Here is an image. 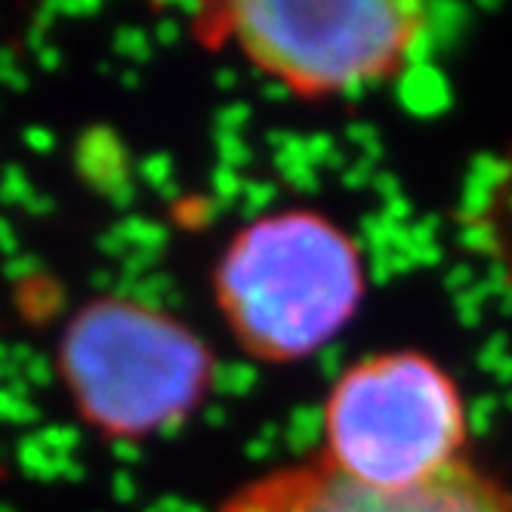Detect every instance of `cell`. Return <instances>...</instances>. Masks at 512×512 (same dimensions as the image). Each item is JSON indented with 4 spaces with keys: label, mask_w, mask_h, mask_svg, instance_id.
Here are the masks:
<instances>
[{
    "label": "cell",
    "mask_w": 512,
    "mask_h": 512,
    "mask_svg": "<svg viewBox=\"0 0 512 512\" xmlns=\"http://www.w3.org/2000/svg\"><path fill=\"white\" fill-rule=\"evenodd\" d=\"M192 38L232 50L303 102L340 99L401 78L429 34L414 0H226L192 10Z\"/></svg>",
    "instance_id": "obj_2"
},
{
    "label": "cell",
    "mask_w": 512,
    "mask_h": 512,
    "mask_svg": "<svg viewBox=\"0 0 512 512\" xmlns=\"http://www.w3.org/2000/svg\"><path fill=\"white\" fill-rule=\"evenodd\" d=\"M219 512H512V482L463 460L420 488L374 491L309 457L260 472L235 488Z\"/></svg>",
    "instance_id": "obj_5"
},
{
    "label": "cell",
    "mask_w": 512,
    "mask_h": 512,
    "mask_svg": "<svg viewBox=\"0 0 512 512\" xmlns=\"http://www.w3.org/2000/svg\"><path fill=\"white\" fill-rule=\"evenodd\" d=\"M56 371L78 417L115 442L186 423L216 361L186 321L130 297H96L65 324Z\"/></svg>",
    "instance_id": "obj_3"
},
{
    "label": "cell",
    "mask_w": 512,
    "mask_h": 512,
    "mask_svg": "<svg viewBox=\"0 0 512 512\" xmlns=\"http://www.w3.org/2000/svg\"><path fill=\"white\" fill-rule=\"evenodd\" d=\"M213 300L256 361L294 364L321 352L364 300L358 241L318 210H278L241 226L213 266Z\"/></svg>",
    "instance_id": "obj_1"
},
{
    "label": "cell",
    "mask_w": 512,
    "mask_h": 512,
    "mask_svg": "<svg viewBox=\"0 0 512 512\" xmlns=\"http://www.w3.org/2000/svg\"><path fill=\"white\" fill-rule=\"evenodd\" d=\"M321 457L343 479L374 491H408L469 460V414L445 364L392 349L334 380L321 411Z\"/></svg>",
    "instance_id": "obj_4"
}]
</instances>
